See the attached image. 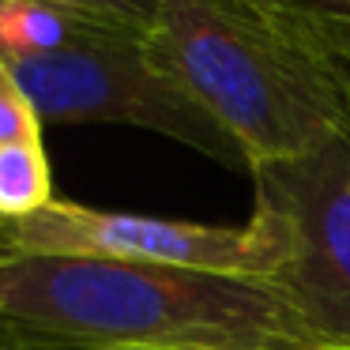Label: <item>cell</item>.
<instances>
[{
	"label": "cell",
	"mask_w": 350,
	"mask_h": 350,
	"mask_svg": "<svg viewBox=\"0 0 350 350\" xmlns=\"http://www.w3.org/2000/svg\"><path fill=\"white\" fill-rule=\"evenodd\" d=\"M0 312L87 350H339L275 279L98 256H0Z\"/></svg>",
	"instance_id": "cell-1"
},
{
	"label": "cell",
	"mask_w": 350,
	"mask_h": 350,
	"mask_svg": "<svg viewBox=\"0 0 350 350\" xmlns=\"http://www.w3.org/2000/svg\"><path fill=\"white\" fill-rule=\"evenodd\" d=\"M8 252H12V245L4 241V234H0V256H8Z\"/></svg>",
	"instance_id": "cell-11"
},
{
	"label": "cell",
	"mask_w": 350,
	"mask_h": 350,
	"mask_svg": "<svg viewBox=\"0 0 350 350\" xmlns=\"http://www.w3.org/2000/svg\"><path fill=\"white\" fill-rule=\"evenodd\" d=\"M0 350H87L72 339L61 335H49L42 327H31L23 320H12L0 312Z\"/></svg>",
	"instance_id": "cell-10"
},
{
	"label": "cell",
	"mask_w": 350,
	"mask_h": 350,
	"mask_svg": "<svg viewBox=\"0 0 350 350\" xmlns=\"http://www.w3.org/2000/svg\"><path fill=\"white\" fill-rule=\"evenodd\" d=\"M53 200V174L42 136L0 144V222L27 219Z\"/></svg>",
	"instance_id": "cell-6"
},
{
	"label": "cell",
	"mask_w": 350,
	"mask_h": 350,
	"mask_svg": "<svg viewBox=\"0 0 350 350\" xmlns=\"http://www.w3.org/2000/svg\"><path fill=\"white\" fill-rule=\"evenodd\" d=\"M339 350H342V347H339Z\"/></svg>",
	"instance_id": "cell-12"
},
{
	"label": "cell",
	"mask_w": 350,
	"mask_h": 350,
	"mask_svg": "<svg viewBox=\"0 0 350 350\" xmlns=\"http://www.w3.org/2000/svg\"><path fill=\"white\" fill-rule=\"evenodd\" d=\"M249 174L286 241L279 290L327 347L350 350V139Z\"/></svg>",
	"instance_id": "cell-5"
},
{
	"label": "cell",
	"mask_w": 350,
	"mask_h": 350,
	"mask_svg": "<svg viewBox=\"0 0 350 350\" xmlns=\"http://www.w3.org/2000/svg\"><path fill=\"white\" fill-rule=\"evenodd\" d=\"M34 4H49V8H61L68 16L129 27V31H147L154 8H159V0H34Z\"/></svg>",
	"instance_id": "cell-8"
},
{
	"label": "cell",
	"mask_w": 350,
	"mask_h": 350,
	"mask_svg": "<svg viewBox=\"0 0 350 350\" xmlns=\"http://www.w3.org/2000/svg\"><path fill=\"white\" fill-rule=\"evenodd\" d=\"M144 46L249 170L350 139V83L275 0H159Z\"/></svg>",
	"instance_id": "cell-2"
},
{
	"label": "cell",
	"mask_w": 350,
	"mask_h": 350,
	"mask_svg": "<svg viewBox=\"0 0 350 350\" xmlns=\"http://www.w3.org/2000/svg\"><path fill=\"white\" fill-rule=\"evenodd\" d=\"M275 4H282L309 31V38L350 83V0H275Z\"/></svg>",
	"instance_id": "cell-7"
},
{
	"label": "cell",
	"mask_w": 350,
	"mask_h": 350,
	"mask_svg": "<svg viewBox=\"0 0 350 350\" xmlns=\"http://www.w3.org/2000/svg\"><path fill=\"white\" fill-rule=\"evenodd\" d=\"M0 234L12 252H61L260 279H275L286 260L279 222L264 207H256L245 226H207L53 200L27 219H4Z\"/></svg>",
	"instance_id": "cell-4"
},
{
	"label": "cell",
	"mask_w": 350,
	"mask_h": 350,
	"mask_svg": "<svg viewBox=\"0 0 350 350\" xmlns=\"http://www.w3.org/2000/svg\"><path fill=\"white\" fill-rule=\"evenodd\" d=\"M42 124H124L159 132L230 170H249L234 136L200 109L144 46V31L109 23L76 27L64 46L0 57Z\"/></svg>",
	"instance_id": "cell-3"
},
{
	"label": "cell",
	"mask_w": 350,
	"mask_h": 350,
	"mask_svg": "<svg viewBox=\"0 0 350 350\" xmlns=\"http://www.w3.org/2000/svg\"><path fill=\"white\" fill-rule=\"evenodd\" d=\"M23 136H42V121L19 87V79L12 76V68L0 61V144H12Z\"/></svg>",
	"instance_id": "cell-9"
}]
</instances>
